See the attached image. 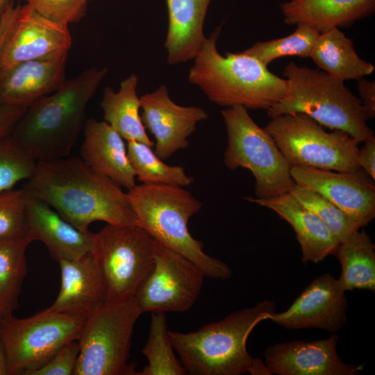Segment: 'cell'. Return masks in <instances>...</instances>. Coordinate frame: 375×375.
Instances as JSON below:
<instances>
[{"mask_svg":"<svg viewBox=\"0 0 375 375\" xmlns=\"http://www.w3.org/2000/svg\"><path fill=\"white\" fill-rule=\"evenodd\" d=\"M22 188L82 232H89L90 224L99 221L140 225L121 186L77 156L37 161L35 172Z\"/></svg>","mask_w":375,"mask_h":375,"instance_id":"cell-1","label":"cell"},{"mask_svg":"<svg viewBox=\"0 0 375 375\" xmlns=\"http://www.w3.org/2000/svg\"><path fill=\"white\" fill-rule=\"evenodd\" d=\"M108 73L91 67L29 106L10 134L36 161L67 157L83 128L86 108Z\"/></svg>","mask_w":375,"mask_h":375,"instance_id":"cell-2","label":"cell"},{"mask_svg":"<svg viewBox=\"0 0 375 375\" xmlns=\"http://www.w3.org/2000/svg\"><path fill=\"white\" fill-rule=\"evenodd\" d=\"M275 310L274 301L262 300L195 331H169V339L187 374L271 375L265 363L247 351V340Z\"/></svg>","mask_w":375,"mask_h":375,"instance_id":"cell-3","label":"cell"},{"mask_svg":"<svg viewBox=\"0 0 375 375\" xmlns=\"http://www.w3.org/2000/svg\"><path fill=\"white\" fill-rule=\"evenodd\" d=\"M221 31L222 25L206 38L190 67L189 82L218 106L267 110L285 93V78L242 51L222 56L217 48Z\"/></svg>","mask_w":375,"mask_h":375,"instance_id":"cell-4","label":"cell"},{"mask_svg":"<svg viewBox=\"0 0 375 375\" xmlns=\"http://www.w3.org/2000/svg\"><path fill=\"white\" fill-rule=\"evenodd\" d=\"M131 206L140 225L157 242L196 265L206 276L226 280L231 269L207 254L188 229L189 219L202 203L185 187L165 184L135 185L128 190Z\"/></svg>","mask_w":375,"mask_h":375,"instance_id":"cell-5","label":"cell"},{"mask_svg":"<svg viewBox=\"0 0 375 375\" xmlns=\"http://www.w3.org/2000/svg\"><path fill=\"white\" fill-rule=\"evenodd\" d=\"M287 90L269 108L270 118L302 113L324 127L347 133L358 143L374 137L360 99L338 80L319 69L290 62L283 69Z\"/></svg>","mask_w":375,"mask_h":375,"instance_id":"cell-6","label":"cell"},{"mask_svg":"<svg viewBox=\"0 0 375 375\" xmlns=\"http://www.w3.org/2000/svg\"><path fill=\"white\" fill-rule=\"evenodd\" d=\"M222 115L228 135L224 165L231 170L243 167L252 173L256 198L289 192L295 185L290 166L269 132L260 127L242 106L226 108Z\"/></svg>","mask_w":375,"mask_h":375,"instance_id":"cell-7","label":"cell"},{"mask_svg":"<svg viewBox=\"0 0 375 375\" xmlns=\"http://www.w3.org/2000/svg\"><path fill=\"white\" fill-rule=\"evenodd\" d=\"M142 313L135 297L107 301L85 319L74 375H134L128 363L133 328Z\"/></svg>","mask_w":375,"mask_h":375,"instance_id":"cell-8","label":"cell"},{"mask_svg":"<svg viewBox=\"0 0 375 375\" xmlns=\"http://www.w3.org/2000/svg\"><path fill=\"white\" fill-rule=\"evenodd\" d=\"M265 129L274 138L288 163L339 172L361 170L357 162L358 142L345 132L326 131L302 113L271 118Z\"/></svg>","mask_w":375,"mask_h":375,"instance_id":"cell-9","label":"cell"},{"mask_svg":"<svg viewBox=\"0 0 375 375\" xmlns=\"http://www.w3.org/2000/svg\"><path fill=\"white\" fill-rule=\"evenodd\" d=\"M155 240L140 225L107 224L93 233L91 253L107 290V301L134 297L155 260Z\"/></svg>","mask_w":375,"mask_h":375,"instance_id":"cell-10","label":"cell"},{"mask_svg":"<svg viewBox=\"0 0 375 375\" xmlns=\"http://www.w3.org/2000/svg\"><path fill=\"white\" fill-rule=\"evenodd\" d=\"M85 319L43 310L26 318H2L0 339L8 375H27L50 360L63 346L77 340Z\"/></svg>","mask_w":375,"mask_h":375,"instance_id":"cell-11","label":"cell"},{"mask_svg":"<svg viewBox=\"0 0 375 375\" xmlns=\"http://www.w3.org/2000/svg\"><path fill=\"white\" fill-rule=\"evenodd\" d=\"M153 266L134 297L142 313L185 312L201 290L203 272L180 253L155 240Z\"/></svg>","mask_w":375,"mask_h":375,"instance_id":"cell-12","label":"cell"},{"mask_svg":"<svg viewBox=\"0 0 375 375\" xmlns=\"http://www.w3.org/2000/svg\"><path fill=\"white\" fill-rule=\"evenodd\" d=\"M296 185L312 190L338 206L360 227L375 217L374 181L362 169L335 172L312 167H290Z\"/></svg>","mask_w":375,"mask_h":375,"instance_id":"cell-13","label":"cell"},{"mask_svg":"<svg viewBox=\"0 0 375 375\" xmlns=\"http://www.w3.org/2000/svg\"><path fill=\"white\" fill-rule=\"evenodd\" d=\"M140 105L142 123L154 136V152L162 160L186 149L197 125L208 117V113L201 108L174 102L165 85L142 96Z\"/></svg>","mask_w":375,"mask_h":375,"instance_id":"cell-14","label":"cell"},{"mask_svg":"<svg viewBox=\"0 0 375 375\" xmlns=\"http://www.w3.org/2000/svg\"><path fill=\"white\" fill-rule=\"evenodd\" d=\"M347 299L338 279L324 273L315 278L290 306L269 319L286 329L315 328L335 333L347 322Z\"/></svg>","mask_w":375,"mask_h":375,"instance_id":"cell-15","label":"cell"},{"mask_svg":"<svg viewBox=\"0 0 375 375\" xmlns=\"http://www.w3.org/2000/svg\"><path fill=\"white\" fill-rule=\"evenodd\" d=\"M72 44L68 25L50 20L25 4L21 6L15 27L0 55V68L67 55Z\"/></svg>","mask_w":375,"mask_h":375,"instance_id":"cell-16","label":"cell"},{"mask_svg":"<svg viewBox=\"0 0 375 375\" xmlns=\"http://www.w3.org/2000/svg\"><path fill=\"white\" fill-rule=\"evenodd\" d=\"M338 340V335L333 333L310 342L276 343L265 351V363L271 375H358L362 367L341 360Z\"/></svg>","mask_w":375,"mask_h":375,"instance_id":"cell-17","label":"cell"},{"mask_svg":"<svg viewBox=\"0 0 375 375\" xmlns=\"http://www.w3.org/2000/svg\"><path fill=\"white\" fill-rule=\"evenodd\" d=\"M58 263L60 290L47 310L85 319L107 302V290L100 270L91 253Z\"/></svg>","mask_w":375,"mask_h":375,"instance_id":"cell-18","label":"cell"},{"mask_svg":"<svg viewBox=\"0 0 375 375\" xmlns=\"http://www.w3.org/2000/svg\"><path fill=\"white\" fill-rule=\"evenodd\" d=\"M67 56L24 61L0 68V102L28 107L59 89L66 81Z\"/></svg>","mask_w":375,"mask_h":375,"instance_id":"cell-19","label":"cell"},{"mask_svg":"<svg viewBox=\"0 0 375 375\" xmlns=\"http://www.w3.org/2000/svg\"><path fill=\"white\" fill-rule=\"evenodd\" d=\"M26 236L42 242L58 262L80 258L92 247V233L81 231L50 206L29 196Z\"/></svg>","mask_w":375,"mask_h":375,"instance_id":"cell-20","label":"cell"},{"mask_svg":"<svg viewBox=\"0 0 375 375\" xmlns=\"http://www.w3.org/2000/svg\"><path fill=\"white\" fill-rule=\"evenodd\" d=\"M81 159L96 172L128 190L135 184L124 138L105 121H85Z\"/></svg>","mask_w":375,"mask_h":375,"instance_id":"cell-21","label":"cell"},{"mask_svg":"<svg viewBox=\"0 0 375 375\" xmlns=\"http://www.w3.org/2000/svg\"><path fill=\"white\" fill-rule=\"evenodd\" d=\"M246 200L272 210L291 225L302 251V262L317 264L335 254L339 242L315 214L301 205L290 192L270 198Z\"/></svg>","mask_w":375,"mask_h":375,"instance_id":"cell-22","label":"cell"},{"mask_svg":"<svg viewBox=\"0 0 375 375\" xmlns=\"http://www.w3.org/2000/svg\"><path fill=\"white\" fill-rule=\"evenodd\" d=\"M212 0H165L168 29L165 41L169 64L194 60L206 38L203 26Z\"/></svg>","mask_w":375,"mask_h":375,"instance_id":"cell-23","label":"cell"},{"mask_svg":"<svg viewBox=\"0 0 375 375\" xmlns=\"http://www.w3.org/2000/svg\"><path fill=\"white\" fill-rule=\"evenodd\" d=\"M281 10L287 25L306 23L323 33L373 15L375 0H290L281 3Z\"/></svg>","mask_w":375,"mask_h":375,"instance_id":"cell-24","label":"cell"},{"mask_svg":"<svg viewBox=\"0 0 375 375\" xmlns=\"http://www.w3.org/2000/svg\"><path fill=\"white\" fill-rule=\"evenodd\" d=\"M319 69L342 81L372 74L373 64L358 55L351 39L338 28L321 33L310 55Z\"/></svg>","mask_w":375,"mask_h":375,"instance_id":"cell-25","label":"cell"},{"mask_svg":"<svg viewBox=\"0 0 375 375\" xmlns=\"http://www.w3.org/2000/svg\"><path fill=\"white\" fill-rule=\"evenodd\" d=\"M138 77L130 74L124 79L118 91L106 87L100 103L103 119L126 141L133 140L153 147L142 123L140 98L137 94Z\"/></svg>","mask_w":375,"mask_h":375,"instance_id":"cell-26","label":"cell"},{"mask_svg":"<svg viewBox=\"0 0 375 375\" xmlns=\"http://www.w3.org/2000/svg\"><path fill=\"white\" fill-rule=\"evenodd\" d=\"M334 255L342 267L338 281L344 292L375 290V246L364 229L340 242Z\"/></svg>","mask_w":375,"mask_h":375,"instance_id":"cell-27","label":"cell"},{"mask_svg":"<svg viewBox=\"0 0 375 375\" xmlns=\"http://www.w3.org/2000/svg\"><path fill=\"white\" fill-rule=\"evenodd\" d=\"M32 242L28 236L0 241V313L13 314L18 307L27 272L26 252Z\"/></svg>","mask_w":375,"mask_h":375,"instance_id":"cell-28","label":"cell"},{"mask_svg":"<svg viewBox=\"0 0 375 375\" xmlns=\"http://www.w3.org/2000/svg\"><path fill=\"white\" fill-rule=\"evenodd\" d=\"M126 149L135 178L142 183L187 187L193 183V178L185 173L183 167L165 164L151 147L129 140Z\"/></svg>","mask_w":375,"mask_h":375,"instance_id":"cell-29","label":"cell"},{"mask_svg":"<svg viewBox=\"0 0 375 375\" xmlns=\"http://www.w3.org/2000/svg\"><path fill=\"white\" fill-rule=\"evenodd\" d=\"M174 351L169 339L165 313H152L149 336L142 350L148 364L138 374H187Z\"/></svg>","mask_w":375,"mask_h":375,"instance_id":"cell-30","label":"cell"},{"mask_svg":"<svg viewBox=\"0 0 375 375\" xmlns=\"http://www.w3.org/2000/svg\"><path fill=\"white\" fill-rule=\"evenodd\" d=\"M295 26L296 29L291 34L280 38L257 42L242 52L265 66L285 56L310 58L321 33L315 27L306 23H299Z\"/></svg>","mask_w":375,"mask_h":375,"instance_id":"cell-31","label":"cell"},{"mask_svg":"<svg viewBox=\"0 0 375 375\" xmlns=\"http://www.w3.org/2000/svg\"><path fill=\"white\" fill-rule=\"evenodd\" d=\"M289 192L301 205L319 218L339 243L361 228L334 203L312 190L295 184Z\"/></svg>","mask_w":375,"mask_h":375,"instance_id":"cell-32","label":"cell"},{"mask_svg":"<svg viewBox=\"0 0 375 375\" xmlns=\"http://www.w3.org/2000/svg\"><path fill=\"white\" fill-rule=\"evenodd\" d=\"M37 161L9 135L0 140V194L12 190L17 183L29 179Z\"/></svg>","mask_w":375,"mask_h":375,"instance_id":"cell-33","label":"cell"},{"mask_svg":"<svg viewBox=\"0 0 375 375\" xmlns=\"http://www.w3.org/2000/svg\"><path fill=\"white\" fill-rule=\"evenodd\" d=\"M28 201L23 188L0 194V241L26 236Z\"/></svg>","mask_w":375,"mask_h":375,"instance_id":"cell-34","label":"cell"},{"mask_svg":"<svg viewBox=\"0 0 375 375\" xmlns=\"http://www.w3.org/2000/svg\"><path fill=\"white\" fill-rule=\"evenodd\" d=\"M42 16L69 25L85 15L88 2L83 0H24Z\"/></svg>","mask_w":375,"mask_h":375,"instance_id":"cell-35","label":"cell"},{"mask_svg":"<svg viewBox=\"0 0 375 375\" xmlns=\"http://www.w3.org/2000/svg\"><path fill=\"white\" fill-rule=\"evenodd\" d=\"M79 353L77 340L63 346L50 360L27 375H74Z\"/></svg>","mask_w":375,"mask_h":375,"instance_id":"cell-36","label":"cell"},{"mask_svg":"<svg viewBox=\"0 0 375 375\" xmlns=\"http://www.w3.org/2000/svg\"><path fill=\"white\" fill-rule=\"evenodd\" d=\"M27 108L0 102V140L10 135Z\"/></svg>","mask_w":375,"mask_h":375,"instance_id":"cell-37","label":"cell"},{"mask_svg":"<svg viewBox=\"0 0 375 375\" xmlns=\"http://www.w3.org/2000/svg\"><path fill=\"white\" fill-rule=\"evenodd\" d=\"M21 6L8 3L0 18V55L17 22Z\"/></svg>","mask_w":375,"mask_h":375,"instance_id":"cell-38","label":"cell"},{"mask_svg":"<svg viewBox=\"0 0 375 375\" xmlns=\"http://www.w3.org/2000/svg\"><path fill=\"white\" fill-rule=\"evenodd\" d=\"M359 99L367 119L375 117V81L364 78L358 80Z\"/></svg>","mask_w":375,"mask_h":375,"instance_id":"cell-39","label":"cell"},{"mask_svg":"<svg viewBox=\"0 0 375 375\" xmlns=\"http://www.w3.org/2000/svg\"><path fill=\"white\" fill-rule=\"evenodd\" d=\"M363 147L357 153V162L359 167L375 180V138H371L363 142Z\"/></svg>","mask_w":375,"mask_h":375,"instance_id":"cell-40","label":"cell"},{"mask_svg":"<svg viewBox=\"0 0 375 375\" xmlns=\"http://www.w3.org/2000/svg\"><path fill=\"white\" fill-rule=\"evenodd\" d=\"M0 375H8V360L3 344L0 339Z\"/></svg>","mask_w":375,"mask_h":375,"instance_id":"cell-41","label":"cell"},{"mask_svg":"<svg viewBox=\"0 0 375 375\" xmlns=\"http://www.w3.org/2000/svg\"><path fill=\"white\" fill-rule=\"evenodd\" d=\"M9 2L10 0H0V18Z\"/></svg>","mask_w":375,"mask_h":375,"instance_id":"cell-42","label":"cell"},{"mask_svg":"<svg viewBox=\"0 0 375 375\" xmlns=\"http://www.w3.org/2000/svg\"><path fill=\"white\" fill-rule=\"evenodd\" d=\"M2 318H3V317H2L1 314L0 313V329H1V321H2Z\"/></svg>","mask_w":375,"mask_h":375,"instance_id":"cell-43","label":"cell"},{"mask_svg":"<svg viewBox=\"0 0 375 375\" xmlns=\"http://www.w3.org/2000/svg\"><path fill=\"white\" fill-rule=\"evenodd\" d=\"M83 1H85V2H88V1H90V0H83Z\"/></svg>","mask_w":375,"mask_h":375,"instance_id":"cell-44","label":"cell"}]
</instances>
